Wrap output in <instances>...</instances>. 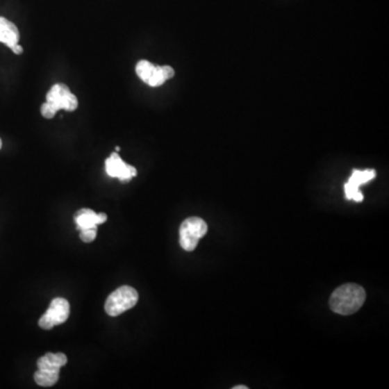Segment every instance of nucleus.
<instances>
[{
  "label": "nucleus",
  "instance_id": "1",
  "mask_svg": "<svg viewBox=\"0 0 389 389\" xmlns=\"http://www.w3.org/2000/svg\"><path fill=\"white\" fill-rule=\"evenodd\" d=\"M365 289L356 283H346L334 290L330 297V307L336 314L348 316L357 313L365 304Z\"/></svg>",
  "mask_w": 389,
  "mask_h": 389
},
{
  "label": "nucleus",
  "instance_id": "2",
  "mask_svg": "<svg viewBox=\"0 0 389 389\" xmlns=\"http://www.w3.org/2000/svg\"><path fill=\"white\" fill-rule=\"evenodd\" d=\"M47 102L40 107V113L46 119H51L58 110L74 112L77 110L78 100L65 83L52 85L46 97Z\"/></svg>",
  "mask_w": 389,
  "mask_h": 389
},
{
  "label": "nucleus",
  "instance_id": "3",
  "mask_svg": "<svg viewBox=\"0 0 389 389\" xmlns=\"http://www.w3.org/2000/svg\"><path fill=\"white\" fill-rule=\"evenodd\" d=\"M67 363V357L63 353H48L37 361V372L34 374L35 382L42 387H51L58 383L60 370Z\"/></svg>",
  "mask_w": 389,
  "mask_h": 389
},
{
  "label": "nucleus",
  "instance_id": "4",
  "mask_svg": "<svg viewBox=\"0 0 389 389\" xmlns=\"http://www.w3.org/2000/svg\"><path fill=\"white\" fill-rule=\"evenodd\" d=\"M139 301V293L134 288L122 285L110 293L105 301V311L110 317H117L135 306Z\"/></svg>",
  "mask_w": 389,
  "mask_h": 389
},
{
  "label": "nucleus",
  "instance_id": "5",
  "mask_svg": "<svg viewBox=\"0 0 389 389\" xmlns=\"http://www.w3.org/2000/svg\"><path fill=\"white\" fill-rule=\"evenodd\" d=\"M208 225L200 217H188L180 227V245L185 251H194L200 239L207 233Z\"/></svg>",
  "mask_w": 389,
  "mask_h": 389
},
{
  "label": "nucleus",
  "instance_id": "6",
  "mask_svg": "<svg viewBox=\"0 0 389 389\" xmlns=\"http://www.w3.org/2000/svg\"><path fill=\"white\" fill-rule=\"evenodd\" d=\"M71 313V306L67 299L63 297H56L52 299L48 311L39 319V326L44 330H51L58 324H62L67 320Z\"/></svg>",
  "mask_w": 389,
  "mask_h": 389
},
{
  "label": "nucleus",
  "instance_id": "7",
  "mask_svg": "<svg viewBox=\"0 0 389 389\" xmlns=\"http://www.w3.org/2000/svg\"><path fill=\"white\" fill-rule=\"evenodd\" d=\"M105 170L110 178H116L122 182H129L138 174V171L133 165L124 163L117 151H114L105 160Z\"/></svg>",
  "mask_w": 389,
  "mask_h": 389
},
{
  "label": "nucleus",
  "instance_id": "8",
  "mask_svg": "<svg viewBox=\"0 0 389 389\" xmlns=\"http://www.w3.org/2000/svg\"><path fill=\"white\" fill-rule=\"evenodd\" d=\"M376 176V172L373 169L367 170H354L353 174L350 175L349 180L345 184V197L348 200H354L356 202H361L363 200V194L360 192L359 188L361 185L372 181Z\"/></svg>",
  "mask_w": 389,
  "mask_h": 389
},
{
  "label": "nucleus",
  "instance_id": "9",
  "mask_svg": "<svg viewBox=\"0 0 389 389\" xmlns=\"http://www.w3.org/2000/svg\"><path fill=\"white\" fill-rule=\"evenodd\" d=\"M107 221V215L105 213H95L91 209H81L75 215V223L78 231L83 229H97L100 224Z\"/></svg>",
  "mask_w": 389,
  "mask_h": 389
},
{
  "label": "nucleus",
  "instance_id": "10",
  "mask_svg": "<svg viewBox=\"0 0 389 389\" xmlns=\"http://www.w3.org/2000/svg\"><path fill=\"white\" fill-rule=\"evenodd\" d=\"M19 42V32L17 25L6 17H0V42L11 49Z\"/></svg>",
  "mask_w": 389,
  "mask_h": 389
},
{
  "label": "nucleus",
  "instance_id": "11",
  "mask_svg": "<svg viewBox=\"0 0 389 389\" xmlns=\"http://www.w3.org/2000/svg\"><path fill=\"white\" fill-rule=\"evenodd\" d=\"M155 67L156 66L151 63V62L142 60V61L136 64V75L139 76L140 79L146 83L149 78H151V76L153 75Z\"/></svg>",
  "mask_w": 389,
  "mask_h": 389
},
{
  "label": "nucleus",
  "instance_id": "12",
  "mask_svg": "<svg viewBox=\"0 0 389 389\" xmlns=\"http://www.w3.org/2000/svg\"><path fill=\"white\" fill-rule=\"evenodd\" d=\"M167 81L165 75H163V68L161 66H156L155 69H154L153 75L151 76L149 81H147V85H151V87H160L163 83Z\"/></svg>",
  "mask_w": 389,
  "mask_h": 389
},
{
  "label": "nucleus",
  "instance_id": "13",
  "mask_svg": "<svg viewBox=\"0 0 389 389\" xmlns=\"http://www.w3.org/2000/svg\"><path fill=\"white\" fill-rule=\"evenodd\" d=\"M81 231V239L83 241V242H92V241L94 240L95 237H97V229H83V231Z\"/></svg>",
  "mask_w": 389,
  "mask_h": 389
},
{
  "label": "nucleus",
  "instance_id": "14",
  "mask_svg": "<svg viewBox=\"0 0 389 389\" xmlns=\"http://www.w3.org/2000/svg\"><path fill=\"white\" fill-rule=\"evenodd\" d=\"M161 68H163V75H165V79H167V81H169V79H171V78L174 76V69H173L171 66H161Z\"/></svg>",
  "mask_w": 389,
  "mask_h": 389
},
{
  "label": "nucleus",
  "instance_id": "15",
  "mask_svg": "<svg viewBox=\"0 0 389 389\" xmlns=\"http://www.w3.org/2000/svg\"><path fill=\"white\" fill-rule=\"evenodd\" d=\"M11 50H13V53L17 54V56H19V54L23 53L22 46L19 44H15V46L11 48Z\"/></svg>",
  "mask_w": 389,
  "mask_h": 389
},
{
  "label": "nucleus",
  "instance_id": "16",
  "mask_svg": "<svg viewBox=\"0 0 389 389\" xmlns=\"http://www.w3.org/2000/svg\"><path fill=\"white\" fill-rule=\"evenodd\" d=\"M233 389H248V386H240L239 385V386L233 387Z\"/></svg>",
  "mask_w": 389,
  "mask_h": 389
},
{
  "label": "nucleus",
  "instance_id": "17",
  "mask_svg": "<svg viewBox=\"0 0 389 389\" xmlns=\"http://www.w3.org/2000/svg\"><path fill=\"white\" fill-rule=\"evenodd\" d=\"M1 147H3V141L0 139V149H1Z\"/></svg>",
  "mask_w": 389,
  "mask_h": 389
},
{
  "label": "nucleus",
  "instance_id": "18",
  "mask_svg": "<svg viewBox=\"0 0 389 389\" xmlns=\"http://www.w3.org/2000/svg\"><path fill=\"white\" fill-rule=\"evenodd\" d=\"M120 151V147L119 146H117L116 147V151Z\"/></svg>",
  "mask_w": 389,
  "mask_h": 389
}]
</instances>
